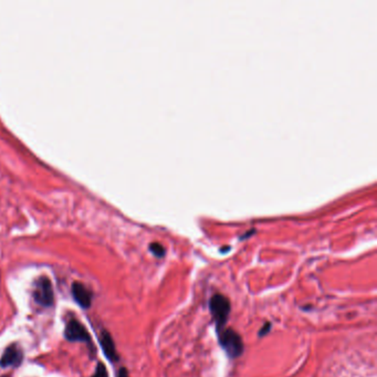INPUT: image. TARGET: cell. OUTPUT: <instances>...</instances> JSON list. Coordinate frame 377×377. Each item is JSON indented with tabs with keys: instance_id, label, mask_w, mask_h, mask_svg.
<instances>
[{
	"instance_id": "6da1fadb",
	"label": "cell",
	"mask_w": 377,
	"mask_h": 377,
	"mask_svg": "<svg viewBox=\"0 0 377 377\" xmlns=\"http://www.w3.org/2000/svg\"><path fill=\"white\" fill-rule=\"evenodd\" d=\"M219 344L230 359H237L243 353V342L240 335L232 328H224L218 332Z\"/></svg>"
},
{
	"instance_id": "7a4b0ae2",
	"label": "cell",
	"mask_w": 377,
	"mask_h": 377,
	"mask_svg": "<svg viewBox=\"0 0 377 377\" xmlns=\"http://www.w3.org/2000/svg\"><path fill=\"white\" fill-rule=\"evenodd\" d=\"M209 308L217 325V333L225 328V324L227 323L229 313H230V301L223 294H215L210 299Z\"/></svg>"
},
{
	"instance_id": "3957f363",
	"label": "cell",
	"mask_w": 377,
	"mask_h": 377,
	"mask_svg": "<svg viewBox=\"0 0 377 377\" xmlns=\"http://www.w3.org/2000/svg\"><path fill=\"white\" fill-rule=\"evenodd\" d=\"M33 297L36 302L42 306H51L53 304L54 294L49 278L41 277L38 279L33 291Z\"/></svg>"
},
{
	"instance_id": "277c9868",
	"label": "cell",
	"mask_w": 377,
	"mask_h": 377,
	"mask_svg": "<svg viewBox=\"0 0 377 377\" xmlns=\"http://www.w3.org/2000/svg\"><path fill=\"white\" fill-rule=\"evenodd\" d=\"M64 337L70 342H84L91 344L92 339L87 333L86 328L82 325L78 320H71L68 322L64 330Z\"/></svg>"
},
{
	"instance_id": "5b68a950",
	"label": "cell",
	"mask_w": 377,
	"mask_h": 377,
	"mask_svg": "<svg viewBox=\"0 0 377 377\" xmlns=\"http://www.w3.org/2000/svg\"><path fill=\"white\" fill-rule=\"evenodd\" d=\"M24 360V353L17 344H11L5 349L0 360V366L3 367H18Z\"/></svg>"
},
{
	"instance_id": "8992f818",
	"label": "cell",
	"mask_w": 377,
	"mask_h": 377,
	"mask_svg": "<svg viewBox=\"0 0 377 377\" xmlns=\"http://www.w3.org/2000/svg\"><path fill=\"white\" fill-rule=\"evenodd\" d=\"M72 294L75 302H77L81 307L87 308L91 306L92 293L83 283L74 282L72 284Z\"/></svg>"
},
{
	"instance_id": "52a82bcc",
	"label": "cell",
	"mask_w": 377,
	"mask_h": 377,
	"mask_svg": "<svg viewBox=\"0 0 377 377\" xmlns=\"http://www.w3.org/2000/svg\"><path fill=\"white\" fill-rule=\"evenodd\" d=\"M100 343L103 349V353L111 362L119 361V355L116 353V347L114 344V341L107 331L103 330L100 334Z\"/></svg>"
},
{
	"instance_id": "ba28073f",
	"label": "cell",
	"mask_w": 377,
	"mask_h": 377,
	"mask_svg": "<svg viewBox=\"0 0 377 377\" xmlns=\"http://www.w3.org/2000/svg\"><path fill=\"white\" fill-rule=\"evenodd\" d=\"M149 250L153 252L154 256L159 257V258H162V257L165 256V248H164V247L159 242H153L152 245H150Z\"/></svg>"
},
{
	"instance_id": "9c48e42d",
	"label": "cell",
	"mask_w": 377,
	"mask_h": 377,
	"mask_svg": "<svg viewBox=\"0 0 377 377\" xmlns=\"http://www.w3.org/2000/svg\"><path fill=\"white\" fill-rule=\"evenodd\" d=\"M92 377H108L106 367L104 364H103V363H99L97 369H95V373Z\"/></svg>"
},
{
	"instance_id": "30bf717a",
	"label": "cell",
	"mask_w": 377,
	"mask_h": 377,
	"mask_svg": "<svg viewBox=\"0 0 377 377\" xmlns=\"http://www.w3.org/2000/svg\"><path fill=\"white\" fill-rule=\"evenodd\" d=\"M270 328H271V323H269V322H268V323H265L263 325V327L261 328V330H260L259 337H264V335L268 334L269 331H270Z\"/></svg>"
},
{
	"instance_id": "8fae6325",
	"label": "cell",
	"mask_w": 377,
	"mask_h": 377,
	"mask_svg": "<svg viewBox=\"0 0 377 377\" xmlns=\"http://www.w3.org/2000/svg\"><path fill=\"white\" fill-rule=\"evenodd\" d=\"M118 377H129L128 372H127V369H126V368H124V367H122V368L120 369V371H119Z\"/></svg>"
},
{
	"instance_id": "7c38bea8",
	"label": "cell",
	"mask_w": 377,
	"mask_h": 377,
	"mask_svg": "<svg viewBox=\"0 0 377 377\" xmlns=\"http://www.w3.org/2000/svg\"><path fill=\"white\" fill-rule=\"evenodd\" d=\"M4 377H7V376H4Z\"/></svg>"
}]
</instances>
